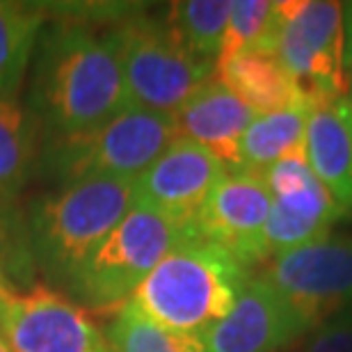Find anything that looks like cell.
<instances>
[{
	"mask_svg": "<svg viewBox=\"0 0 352 352\" xmlns=\"http://www.w3.org/2000/svg\"><path fill=\"white\" fill-rule=\"evenodd\" d=\"M248 279L236 256L192 236L163 256L126 305L153 325L204 339L234 309Z\"/></svg>",
	"mask_w": 352,
	"mask_h": 352,
	"instance_id": "cell-2",
	"label": "cell"
},
{
	"mask_svg": "<svg viewBox=\"0 0 352 352\" xmlns=\"http://www.w3.org/2000/svg\"><path fill=\"white\" fill-rule=\"evenodd\" d=\"M215 78L248 103L256 115L309 105L295 80L279 65L277 55L265 51H243L215 62Z\"/></svg>",
	"mask_w": 352,
	"mask_h": 352,
	"instance_id": "cell-15",
	"label": "cell"
},
{
	"mask_svg": "<svg viewBox=\"0 0 352 352\" xmlns=\"http://www.w3.org/2000/svg\"><path fill=\"white\" fill-rule=\"evenodd\" d=\"M314 108L298 105L256 115L241 140V170L263 174L267 167L305 144L307 122Z\"/></svg>",
	"mask_w": 352,
	"mask_h": 352,
	"instance_id": "cell-18",
	"label": "cell"
},
{
	"mask_svg": "<svg viewBox=\"0 0 352 352\" xmlns=\"http://www.w3.org/2000/svg\"><path fill=\"white\" fill-rule=\"evenodd\" d=\"M334 105H336V110H339V115L343 117V122H346L348 131H350V135H352V108L348 105L346 98H336Z\"/></svg>",
	"mask_w": 352,
	"mask_h": 352,
	"instance_id": "cell-26",
	"label": "cell"
},
{
	"mask_svg": "<svg viewBox=\"0 0 352 352\" xmlns=\"http://www.w3.org/2000/svg\"><path fill=\"white\" fill-rule=\"evenodd\" d=\"M305 158L341 213H352V135L334 101L316 105L309 115Z\"/></svg>",
	"mask_w": 352,
	"mask_h": 352,
	"instance_id": "cell-16",
	"label": "cell"
},
{
	"mask_svg": "<svg viewBox=\"0 0 352 352\" xmlns=\"http://www.w3.org/2000/svg\"><path fill=\"white\" fill-rule=\"evenodd\" d=\"M227 167L206 146L176 138L146 170L133 181L135 204L153 208L172 220L195 222L210 190Z\"/></svg>",
	"mask_w": 352,
	"mask_h": 352,
	"instance_id": "cell-13",
	"label": "cell"
},
{
	"mask_svg": "<svg viewBox=\"0 0 352 352\" xmlns=\"http://www.w3.org/2000/svg\"><path fill=\"white\" fill-rule=\"evenodd\" d=\"M133 206L135 186L119 179L78 181L32 201L25 234L34 267L67 286Z\"/></svg>",
	"mask_w": 352,
	"mask_h": 352,
	"instance_id": "cell-3",
	"label": "cell"
},
{
	"mask_svg": "<svg viewBox=\"0 0 352 352\" xmlns=\"http://www.w3.org/2000/svg\"><path fill=\"white\" fill-rule=\"evenodd\" d=\"M32 55L30 110L46 140L89 131L129 108L119 28H41Z\"/></svg>",
	"mask_w": 352,
	"mask_h": 352,
	"instance_id": "cell-1",
	"label": "cell"
},
{
	"mask_svg": "<svg viewBox=\"0 0 352 352\" xmlns=\"http://www.w3.org/2000/svg\"><path fill=\"white\" fill-rule=\"evenodd\" d=\"M277 25V3H267V0H238V3H231L227 30H224L217 60L243 51L274 53Z\"/></svg>",
	"mask_w": 352,
	"mask_h": 352,
	"instance_id": "cell-22",
	"label": "cell"
},
{
	"mask_svg": "<svg viewBox=\"0 0 352 352\" xmlns=\"http://www.w3.org/2000/svg\"><path fill=\"white\" fill-rule=\"evenodd\" d=\"M343 62L346 69H352V3H343Z\"/></svg>",
	"mask_w": 352,
	"mask_h": 352,
	"instance_id": "cell-25",
	"label": "cell"
},
{
	"mask_svg": "<svg viewBox=\"0 0 352 352\" xmlns=\"http://www.w3.org/2000/svg\"><path fill=\"white\" fill-rule=\"evenodd\" d=\"M0 352H12V350H10V346H7V343H5L3 336H0Z\"/></svg>",
	"mask_w": 352,
	"mask_h": 352,
	"instance_id": "cell-27",
	"label": "cell"
},
{
	"mask_svg": "<svg viewBox=\"0 0 352 352\" xmlns=\"http://www.w3.org/2000/svg\"><path fill=\"white\" fill-rule=\"evenodd\" d=\"M346 101H348V105L352 108V80H350V98H346Z\"/></svg>",
	"mask_w": 352,
	"mask_h": 352,
	"instance_id": "cell-28",
	"label": "cell"
},
{
	"mask_svg": "<svg viewBox=\"0 0 352 352\" xmlns=\"http://www.w3.org/2000/svg\"><path fill=\"white\" fill-rule=\"evenodd\" d=\"M192 236H199L195 222L172 220L135 204L65 288L82 309L117 311L163 256Z\"/></svg>",
	"mask_w": 352,
	"mask_h": 352,
	"instance_id": "cell-5",
	"label": "cell"
},
{
	"mask_svg": "<svg viewBox=\"0 0 352 352\" xmlns=\"http://www.w3.org/2000/svg\"><path fill=\"white\" fill-rule=\"evenodd\" d=\"M37 163V124L19 98L0 96V206H14Z\"/></svg>",
	"mask_w": 352,
	"mask_h": 352,
	"instance_id": "cell-17",
	"label": "cell"
},
{
	"mask_svg": "<svg viewBox=\"0 0 352 352\" xmlns=\"http://www.w3.org/2000/svg\"><path fill=\"white\" fill-rule=\"evenodd\" d=\"M263 277L318 325L352 307V236L327 234L272 256Z\"/></svg>",
	"mask_w": 352,
	"mask_h": 352,
	"instance_id": "cell-10",
	"label": "cell"
},
{
	"mask_svg": "<svg viewBox=\"0 0 352 352\" xmlns=\"http://www.w3.org/2000/svg\"><path fill=\"white\" fill-rule=\"evenodd\" d=\"M103 334L110 352H206L201 336L179 334L153 325L129 305L112 311Z\"/></svg>",
	"mask_w": 352,
	"mask_h": 352,
	"instance_id": "cell-21",
	"label": "cell"
},
{
	"mask_svg": "<svg viewBox=\"0 0 352 352\" xmlns=\"http://www.w3.org/2000/svg\"><path fill=\"white\" fill-rule=\"evenodd\" d=\"M176 138L172 115L129 105L101 126L46 140L39 163L60 186L91 179L135 181Z\"/></svg>",
	"mask_w": 352,
	"mask_h": 352,
	"instance_id": "cell-4",
	"label": "cell"
},
{
	"mask_svg": "<svg viewBox=\"0 0 352 352\" xmlns=\"http://www.w3.org/2000/svg\"><path fill=\"white\" fill-rule=\"evenodd\" d=\"M34 274V261L25 234V220L14 206H0V288L16 291L28 286Z\"/></svg>",
	"mask_w": 352,
	"mask_h": 352,
	"instance_id": "cell-23",
	"label": "cell"
},
{
	"mask_svg": "<svg viewBox=\"0 0 352 352\" xmlns=\"http://www.w3.org/2000/svg\"><path fill=\"white\" fill-rule=\"evenodd\" d=\"M167 25L172 28L181 44L197 58L215 62L227 30L231 3L227 0H186L170 5Z\"/></svg>",
	"mask_w": 352,
	"mask_h": 352,
	"instance_id": "cell-20",
	"label": "cell"
},
{
	"mask_svg": "<svg viewBox=\"0 0 352 352\" xmlns=\"http://www.w3.org/2000/svg\"><path fill=\"white\" fill-rule=\"evenodd\" d=\"M279 25L274 55L314 105L343 98L348 69L343 62L341 3L291 0L277 3Z\"/></svg>",
	"mask_w": 352,
	"mask_h": 352,
	"instance_id": "cell-7",
	"label": "cell"
},
{
	"mask_svg": "<svg viewBox=\"0 0 352 352\" xmlns=\"http://www.w3.org/2000/svg\"><path fill=\"white\" fill-rule=\"evenodd\" d=\"M172 117L179 138L206 146L227 170H241V140L256 112L227 85L210 78L190 94Z\"/></svg>",
	"mask_w": 352,
	"mask_h": 352,
	"instance_id": "cell-14",
	"label": "cell"
},
{
	"mask_svg": "<svg viewBox=\"0 0 352 352\" xmlns=\"http://www.w3.org/2000/svg\"><path fill=\"white\" fill-rule=\"evenodd\" d=\"M272 197L263 174L227 170L195 217L199 238L227 250L245 267L267 261L265 224Z\"/></svg>",
	"mask_w": 352,
	"mask_h": 352,
	"instance_id": "cell-11",
	"label": "cell"
},
{
	"mask_svg": "<svg viewBox=\"0 0 352 352\" xmlns=\"http://www.w3.org/2000/svg\"><path fill=\"white\" fill-rule=\"evenodd\" d=\"M311 327V320L265 277H250L234 309L204 334V348L206 352H281Z\"/></svg>",
	"mask_w": 352,
	"mask_h": 352,
	"instance_id": "cell-12",
	"label": "cell"
},
{
	"mask_svg": "<svg viewBox=\"0 0 352 352\" xmlns=\"http://www.w3.org/2000/svg\"><path fill=\"white\" fill-rule=\"evenodd\" d=\"M44 25V10L25 3L0 0V96L21 85Z\"/></svg>",
	"mask_w": 352,
	"mask_h": 352,
	"instance_id": "cell-19",
	"label": "cell"
},
{
	"mask_svg": "<svg viewBox=\"0 0 352 352\" xmlns=\"http://www.w3.org/2000/svg\"><path fill=\"white\" fill-rule=\"evenodd\" d=\"M263 181L272 197L263 234L267 261L327 236L329 227L343 215L309 167L305 144L267 167Z\"/></svg>",
	"mask_w": 352,
	"mask_h": 352,
	"instance_id": "cell-9",
	"label": "cell"
},
{
	"mask_svg": "<svg viewBox=\"0 0 352 352\" xmlns=\"http://www.w3.org/2000/svg\"><path fill=\"white\" fill-rule=\"evenodd\" d=\"M122 72L131 108L172 112L215 76V62L190 53L167 21L135 16L119 25Z\"/></svg>",
	"mask_w": 352,
	"mask_h": 352,
	"instance_id": "cell-6",
	"label": "cell"
},
{
	"mask_svg": "<svg viewBox=\"0 0 352 352\" xmlns=\"http://www.w3.org/2000/svg\"><path fill=\"white\" fill-rule=\"evenodd\" d=\"M298 352H352V307L314 325Z\"/></svg>",
	"mask_w": 352,
	"mask_h": 352,
	"instance_id": "cell-24",
	"label": "cell"
},
{
	"mask_svg": "<svg viewBox=\"0 0 352 352\" xmlns=\"http://www.w3.org/2000/svg\"><path fill=\"white\" fill-rule=\"evenodd\" d=\"M0 336L12 352H110L87 309L44 286L0 288Z\"/></svg>",
	"mask_w": 352,
	"mask_h": 352,
	"instance_id": "cell-8",
	"label": "cell"
}]
</instances>
